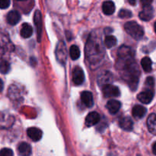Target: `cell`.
<instances>
[{
    "mask_svg": "<svg viewBox=\"0 0 156 156\" xmlns=\"http://www.w3.org/2000/svg\"><path fill=\"white\" fill-rule=\"evenodd\" d=\"M125 30L135 40H141L144 35L143 28L136 21H128L124 25Z\"/></svg>",
    "mask_w": 156,
    "mask_h": 156,
    "instance_id": "obj_1",
    "label": "cell"
},
{
    "mask_svg": "<svg viewBox=\"0 0 156 156\" xmlns=\"http://www.w3.org/2000/svg\"><path fill=\"white\" fill-rule=\"evenodd\" d=\"M113 74L111 72L103 71L98 76V84L100 87L104 88L108 85H111L113 82Z\"/></svg>",
    "mask_w": 156,
    "mask_h": 156,
    "instance_id": "obj_2",
    "label": "cell"
},
{
    "mask_svg": "<svg viewBox=\"0 0 156 156\" xmlns=\"http://www.w3.org/2000/svg\"><path fill=\"white\" fill-rule=\"evenodd\" d=\"M104 96L105 98H116L120 95V92L117 86L113 85H108L102 88Z\"/></svg>",
    "mask_w": 156,
    "mask_h": 156,
    "instance_id": "obj_3",
    "label": "cell"
},
{
    "mask_svg": "<svg viewBox=\"0 0 156 156\" xmlns=\"http://www.w3.org/2000/svg\"><path fill=\"white\" fill-rule=\"evenodd\" d=\"M73 80L76 85H82L85 80V74L81 67H75L73 71Z\"/></svg>",
    "mask_w": 156,
    "mask_h": 156,
    "instance_id": "obj_4",
    "label": "cell"
},
{
    "mask_svg": "<svg viewBox=\"0 0 156 156\" xmlns=\"http://www.w3.org/2000/svg\"><path fill=\"white\" fill-rule=\"evenodd\" d=\"M56 56L59 62H62V64L65 63L66 60V50L65 44L62 42H59L56 46Z\"/></svg>",
    "mask_w": 156,
    "mask_h": 156,
    "instance_id": "obj_5",
    "label": "cell"
},
{
    "mask_svg": "<svg viewBox=\"0 0 156 156\" xmlns=\"http://www.w3.org/2000/svg\"><path fill=\"white\" fill-rule=\"evenodd\" d=\"M153 13L154 11L152 9V5H146L143 6V10L140 13L139 16H140V19L143 21H150L152 18H153Z\"/></svg>",
    "mask_w": 156,
    "mask_h": 156,
    "instance_id": "obj_6",
    "label": "cell"
},
{
    "mask_svg": "<svg viewBox=\"0 0 156 156\" xmlns=\"http://www.w3.org/2000/svg\"><path fill=\"white\" fill-rule=\"evenodd\" d=\"M153 96V91H150V90H146V91H142L141 93H140L138 96H137V98H138L139 101L140 102H142L143 104L148 105V104H149L152 101Z\"/></svg>",
    "mask_w": 156,
    "mask_h": 156,
    "instance_id": "obj_7",
    "label": "cell"
},
{
    "mask_svg": "<svg viewBox=\"0 0 156 156\" xmlns=\"http://www.w3.org/2000/svg\"><path fill=\"white\" fill-rule=\"evenodd\" d=\"M81 100L83 105H85L87 108H91L94 105V99H93L92 93L88 91H83L81 94Z\"/></svg>",
    "mask_w": 156,
    "mask_h": 156,
    "instance_id": "obj_8",
    "label": "cell"
},
{
    "mask_svg": "<svg viewBox=\"0 0 156 156\" xmlns=\"http://www.w3.org/2000/svg\"><path fill=\"white\" fill-rule=\"evenodd\" d=\"M34 21L37 27V34L38 42L41 41V30H42V20H41V14L39 10H37L34 16Z\"/></svg>",
    "mask_w": 156,
    "mask_h": 156,
    "instance_id": "obj_9",
    "label": "cell"
},
{
    "mask_svg": "<svg viewBox=\"0 0 156 156\" xmlns=\"http://www.w3.org/2000/svg\"><path fill=\"white\" fill-rule=\"evenodd\" d=\"M6 19H7V22L11 25H15L19 22L21 20V15L18 11L12 10L8 13L7 16H6Z\"/></svg>",
    "mask_w": 156,
    "mask_h": 156,
    "instance_id": "obj_10",
    "label": "cell"
},
{
    "mask_svg": "<svg viewBox=\"0 0 156 156\" xmlns=\"http://www.w3.org/2000/svg\"><path fill=\"white\" fill-rule=\"evenodd\" d=\"M107 108H108V111L111 113V114H115L120 110V107H121V103L119 101L114 100V99H111V100L108 101L107 103Z\"/></svg>",
    "mask_w": 156,
    "mask_h": 156,
    "instance_id": "obj_11",
    "label": "cell"
},
{
    "mask_svg": "<svg viewBox=\"0 0 156 156\" xmlns=\"http://www.w3.org/2000/svg\"><path fill=\"white\" fill-rule=\"evenodd\" d=\"M27 133L29 138L31 139L33 141L37 142L42 138V131L40 129H38V128H29L27 131Z\"/></svg>",
    "mask_w": 156,
    "mask_h": 156,
    "instance_id": "obj_12",
    "label": "cell"
},
{
    "mask_svg": "<svg viewBox=\"0 0 156 156\" xmlns=\"http://www.w3.org/2000/svg\"><path fill=\"white\" fill-rule=\"evenodd\" d=\"M100 121V115L97 112H91L85 119V123L88 126H92Z\"/></svg>",
    "mask_w": 156,
    "mask_h": 156,
    "instance_id": "obj_13",
    "label": "cell"
},
{
    "mask_svg": "<svg viewBox=\"0 0 156 156\" xmlns=\"http://www.w3.org/2000/svg\"><path fill=\"white\" fill-rule=\"evenodd\" d=\"M120 126L123 130L131 131L133 128V122L129 117H125L120 120Z\"/></svg>",
    "mask_w": 156,
    "mask_h": 156,
    "instance_id": "obj_14",
    "label": "cell"
},
{
    "mask_svg": "<svg viewBox=\"0 0 156 156\" xmlns=\"http://www.w3.org/2000/svg\"><path fill=\"white\" fill-rule=\"evenodd\" d=\"M18 151L21 156H30L31 154V146L27 143H21L18 145Z\"/></svg>",
    "mask_w": 156,
    "mask_h": 156,
    "instance_id": "obj_15",
    "label": "cell"
},
{
    "mask_svg": "<svg viewBox=\"0 0 156 156\" xmlns=\"http://www.w3.org/2000/svg\"><path fill=\"white\" fill-rule=\"evenodd\" d=\"M133 116L136 119H141L146 115V108L143 107L142 105H136L133 108Z\"/></svg>",
    "mask_w": 156,
    "mask_h": 156,
    "instance_id": "obj_16",
    "label": "cell"
},
{
    "mask_svg": "<svg viewBox=\"0 0 156 156\" xmlns=\"http://www.w3.org/2000/svg\"><path fill=\"white\" fill-rule=\"evenodd\" d=\"M147 126L149 131L156 136V114H152L147 119Z\"/></svg>",
    "mask_w": 156,
    "mask_h": 156,
    "instance_id": "obj_17",
    "label": "cell"
},
{
    "mask_svg": "<svg viewBox=\"0 0 156 156\" xmlns=\"http://www.w3.org/2000/svg\"><path fill=\"white\" fill-rule=\"evenodd\" d=\"M118 55L120 58L124 59L125 61L129 60L132 58V52H131L130 48L126 47H120L118 51Z\"/></svg>",
    "mask_w": 156,
    "mask_h": 156,
    "instance_id": "obj_18",
    "label": "cell"
},
{
    "mask_svg": "<svg viewBox=\"0 0 156 156\" xmlns=\"http://www.w3.org/2000/svg\"><path fill=\"white\" fill-rule=\"evenodd\" d=\"M102 9H103V12L105 15H111L115 11V5L111 1L105 2L102 5Z\"/></svg>",
    "mask_w": 156,
    "mask_h": 156,
    "instance_id": "obj_19",
    "label": "cell"
},
{
    "mask_svg": "<svg viewBox=\"0 0 156 156\" xmlns=\"http://www.w3.org/2000/svg\"><path fill=\"white\" fill-rule=\"evenodd\" d=\"M21 36L23 37L24 38H28L30 37L33 34V28H32L31 26L28 24H24L21 27Z\"/></svg>",
    "mask_w": 156,
    "mask_h": 156,
    "instance_id": "obj_20",
    "label": "cell"
},
{
    "mask_svg": "<svg viewBox=\"0 0 156 156\" xmlns=\"http://www.w3.org/2000/svg\"><path fill=\"white\" fill-rule=\"evenodd\" d=\"M141 65L142 67H143V70L146 73H149V72L152 71V62L151 60V59L148 56H146V57L143 58L141 60Z\"/></svg>",
    "mask_w": 156,
    "mask_h": 156,
    "instance_id": "obj_21",
    "label": "cell"
},
{
    "mask_svg": "<svg viewBox=\"0 0 156 156\" xmlns=\"http://www.w3.org/2000/svg\"><path fill=\"white\" fill-rule=\"evenodd\" d=\"M69 54L72 59L73 60H76V59H79V56H80V50L76 45H73L70 47Z\"/></svg>",
    "mask_w": 156,
    "mask_h": 156,
    "instance_id": "obj_22",
    "label": "cell"
},
{
    "mask_svg": "<svg viewBox=\"0 0 156 156\" xmlns=\"http://www.w3.org/2000/svg\"><path fill=\"white\" fill-rule=\"evenodd\" d=\"M117 44V39L114 36L112 35H108L105 37V44L108 48H112L113 47L116 45Z\"/></svg>",
    "mask_w": 156,
    "mask_h": 156,
    "instance_id": "obj_23",
    "label": "cell"
},
{
    "mask_svg": "<svg viewBox=\"0 0 156 156\" xmlns=\"http://www.w3.org/2000/svg\"><path fill=\"white\" fill-rule=\"evenodd\" d=\"M10 69V65L7 61H1L0 62V73L2 74H6Z\"/></svg>",
    "mask_w": 156,
    "mask_h": 156,
    "instance_id": "obj_24",
    "label": "cell"
},
{
    "mask_svg": "<svg viewBox=\"0 0 156 156\" xmlns=\"http://www.w3.org/2000/svg\"><path fill=\"white\" fill-rule=\"evenodd\" d=\"M119 17H120L121 18H131L132 17V12L129 10H126V9H122L119 12L118 14Z\"/></svg>",
    "mask_w": 156,
    "mask_h": 156,
    "instance_id": "obj_25",
    "label": "cell"
},
{
    "mask_svg": "<svg viewBox=\"0 0 156 156\" xmlns=\"http://www.w3.org/2000/svg\"><path fill=\"white\" fill-rule=\"evenodd\" d=\"M145 85H146V86L147 87V88H149L150 91H152L151 88H153L154 87V85H155V81H154V79L152 77H148L147 79H146V83H145Z\"/></svg>",
    "mask_w": 156,
    "mask_h": 156,
    "instance_id": "obj_26",
    "label": "cell"
},
{
    "mask_svg": "<svg viewBox=\"0 0 156 156\" xmlns=\"http://www.w3.org/2000/svg\"><path fill=\"white\" fill-rule=\"evenodd\" d=\"M0 156H14L13 152L10 149L5 148L0 151Z\"/></svg>",
    "mask_w": 156,
    "mask_h": 156,
    "instance_id": "obj_27",
    "label": "cell"
},
{
    "mask_svg": "<svg viewBox=\"0 0 156 156\" xmlns=\"http://www.w3.org/2000/svg\"><path fill=\"white\" fill-rule=\"evenodd\" d=\"M10 5V1L9 0H0V9H5Z\"/></svg>",
    "mask_w": 156,
    "mask_h": 156,
    "instance_id": "obj_28",
    "label": "cell"
},
{
    "mask_svg": "<svg viewBox=\"0 0 156 156\" xmlns=\"http://www.w3.org/2000/svg\"><path fill=\"white\" fill-rule=\"evenodd\" d=\"M152 1H141V3L143 4V6H146V5H151Z\"/></svg>",
    "mask_w": 156,
    "mask_h": 156,
    "instance_id": "obj_29",
    "label": "cell"
},
{
    "mask_svg": "<svg viewBox=\"0 0 156 156\" xmlns=\"http://www.w3.org/2000/svg\"><path fill=\"white\" fill-rule=\"evenodd\" d=\"M152 152H153L154 155H156V142L153 144V146H152Z\"/></svg>",
    "mask_w": 156,
    "mask_h": 156,
    "instance_id": "obj_30",
    "label": "cell"
},
{
    "mask_svg": "<svg viewBox=\"0 0 156 156\" xmlns=\"http://www.w3.org/2000/svg\"><path fill=\"white\" fill-rule=\"evenodd\" d=\"M2 89H3V82L2 79H0V92L2 91Z\"/></svg>",
    "mask_w": 156,
    "mask_h": 156,
    "instance_id": "obj_31",
    "label": "cell"
},
{
    "mask_svg": "<svg viewBox=\"0 0 156 156\" xmlns=\"http://www.w3.org/2000/svg\"><path fill=\"white\" fill-rule=\"evenodd\" d=\"M129 2L132 5H135L136 4V1H129Z\"/></svg>",
    "mask_w": 156,
    "mask_h": 156,
    "instance_id": "obj_32",
    "label": "cell"
},
{
    "mask_svg": "<svg viewBox=\"0 0 156 156\" xmlns=\"http://www.w3.org/2000/svg\"><path fill=\"white\" fill-rule=\"evenodd\" d=\"M154 27H155V33H156V22L155 23V25H154Z\"/></svg>",
    "mask_w": 156,
    "mask_h": 156,
    "instance_id": "obj_33",
    "label": "cell"
}]
</instances>
